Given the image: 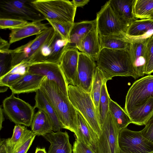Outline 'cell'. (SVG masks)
I'll return each instance as SVG.
<instances>
[{
  "instance_id": "1",
  "label": "cell",
  "mask_w": 153,
  "mask_h": 153,
  "mask_svg": "<svg viewBox=\"0 0 153 153\" xmlns=\"http://www.w3.org/2000/svg\"><path fill=\"white\" fill-rule=\"evenodd\" d=\"M54 109L62 128L68 130L78 136L76 110L56 83L45 76L40 89Z\"/></svg>"
},
{
  "instance_id": "2",
  "label": "cell",
  "mask_w": 153,
  "mask_h": 153,
  "mask_svg": "<svg viewBox=\"0 0 153 153\" xmlns=\"http://www.w3.org/2000/svg\"><path fill=\"white\" fill-rule=\"evenodd\" d=\"M96 61L97 66L106 82L115 76H131L135 79H137L128 50L102 48Z\"/></svg>"
},
{
  "instance_id": "3",
  "label": "cell",
  "mask_w": 153,
  "mask_h": 153,
  "mask_svg": "<svg viewBox=\"0 0 153 153\" xmlns=\"http://www.w3.org/2000/svg\"><path fill=\"white\" fill-rule=\"evenodd\" d=\"M68 94L74 107L87 122L96 143L102 134V130L90 93L85 92L78 86L69 85L68 87Z\"/></svg>"
},
{
  "instance_id": "4",
  "label": "cell",
  "mask_w": 153,
  "mask_h": 153,
  "mask_svg": "<svg viewBox=\"0 0 153 153\" xmlns=\"http://www.w3.org/2000/svg\"><path fill=\"white\" fill-rule=\"evenodd\" d=\"M32 3L46 20L74 23L76 8L71 1L66 0H33Z\"/></svg>"
},
{
  "instance_id": "5",
  "label": "cell",
  "mask_w": 153,
  "mask_h": 153,
  "mask_svg": "<svg viewBox=\"0 0 153 153\" xmlns=\"http://www.w3.org/2000/svg\"><path fill=\"white\" fill-rule=\"evenodd\" d=\"M33 0H5L0 2V18H10L31 22L46 20L36 8Z\"/></svg>"
},
{
  "instance_id": "6",
  "label": "cell",
  "mask_w": 153,
  "mask_h": 153,
  "mask_svg": "<svg viewBox=\"0 0 153 153\" xmlns=\"http://www.w3.org/2000/svg\"><path fill=\"white\" fill-rule=\"evenodd\" d=\"M96 27L100 36H119L126 38V33L131 22L117 17L108 1L97 13Z\"/></svg>"
},
{
  "instance_id": "7",
  "label": "cell",
  "mask_w": 153,
  "mask_h": 153,
  "mask_svg": "<svg viewBox=\"0 0 153 153\" xmlns=\"http://www.w3.org/2000/svg\"><path fill=\"white\" fill-rule=\"evenodd\" d=\"M153 97V75H148L135 81L126 97L124 110L128 114L138 109Z\"/></svg>"
},
{
  "instance_id": "8",
  "label": "cell",
  "mask_w": 153,
  "mask_h": 153,
  "mask_svg": "<svg viewBox=\"0 0 153 153\" xmlns=\"http://www.w3.org/2000/svg\"><path fill=\"white\" fill-rule=\"evenodd\" d=\"M4 114L16 124L31 126L34 115L35 108L12 94L2 102Z\"/></svg>"
},
{
  "instance_id": "9",
  "label": "cell",
  "mask_w": 153,
  "mask_h": 153,
  "mask_svg": "<svg viewBox=\"0 0 153 153\" xmlns=\"http://www.w3.org/2000/svg\"><path fill=\"white\" fill-rule=\"evenodd\" d=\"M69 40L64 39L55 30L54 33L41 48L31 64L48 62L59 65L61 58L67 50Z\"/></svg>"
},
{
  "instance_id": "10",
  "label": "cell",
  "mask_w": 153,
  "mask_h": 153,
  "mask_svg": "<svg viewBox=\"0 0 153 153\" xmlns=\"http://www.w3.org/2000/svg\"><path fill=\"white\" fill-rule=\"evenodd\" d=\"M101 127L102 133L96 142L95 153H120V130L109 110Z\"/></svg>"
},
{
  "instance_id": "11",
  "label": "cell",
  "mask_w": 153,
  "mask_h": 153,
  "mask_svg": "<svg viewBox=\"0 0 153 153\" xmlns=\"http://www.w3.org/2000/svg\"><path fill=\"white\" fill-rule=\"evenodd\" d=\"M54 32L55 30L52 27H49L43 32L36 35L33 39L13 50L12 68L22 62L30 65L41 48Z\"/></svg>"
},
{
  "instance_id": "12",
  "label": "cell",
  "mask_w": 153,
  "mask_h": 153,
  "mask_svg": "<svg viewBox=\"0 0 153 153\" xmlns=\"http://www.w3.org/2000/svg\"><path fill=\"white\" fill-rule=\"evenodd\" d=\"M118 142L120 151L124 153H149L153 151V143L144 137L140 131L127 127L120 131Z\"/></svg>"
},
{
  "instance_id": "13",
  "label": "cell",
  "mask_w": 153,
  "mask_h": 153,
  "mask_svg": "<svg viewBox=\"0 0 153 153\" xmlns=\"http://www.w3.org/2000/svg\"><path fill=\"white\" fill-rule=\"evenodd\" d=\"M28 72L46 76L56 83L63 93L68 97V85L59 64L48 62L32 64L29 67Z\"/></svg>"
},
{
  "instance_id": "14",
  "label": "cell",
  "mask_w": 153,
  "mask_h": 153,
  "mask_svg": "<svg viewBox=\"0 0 153 153\" xmlns=\"http://www.w3.org/2000/svg\"><path fill=\"white\" fill-rule=\"evenodd\" d=\"M76 48L67 49L61 58L59 65L67 84L78 86L77 68L79 52Z\"/></svg>"
},
{
  "instance_id": "15",
  "label": "cell",
  "mask_w": 153,
  "mask_h": 153,
  "mask_svg": "<svg viewBox=\"0 0 153 153\" xmlns=\"http://www.w3.org/2000/svg\"><path fill=\"white\" fill-rule=\"evenodd\" d=\"M97 67L95 61L85 54L80 52L77 68L78 86L90 93Z\"/></svg>"
},
{
  "instance_id": "16",
  "label": "cell",
  "mask_w": 153,
  "mask_h": 153,
  "mask_svg": "<svg viewBox=\"0 0 153 153\" xmlns=\"http://www.w3.org/2000/svg\"><path fill=\"white\" fill-rule=\"evenodd\" d=\"M148 39L130 41L129 51L133 68L137 79L145 75L146 45Z\"/></svg>"
},
{
  "instance_id": "17",
  "label": "cell",
  "mask_w": 153,
  "mask_h": 153,
  "mask_svg": "<svg viewBox=\"0 0 153 153\" xmlns=\"http://www.w3.org/2000/svg\"><path fill=\"white\" fill-rule=\"evenodd\" d=\"M153 36V19H136L132 21L128 27L126 38L130 41L148 39Z\"/></svg>"
},
{
  "instance_id": "18",
  "label": "cell",
  "mask_w": 153,
  "mask_h": 153,
  "mask_svg": "<svg viewBox=\"0 0 153 153\" xmlns=\"http://www.w3.org/2000/svg\"><path fill=\"white\" fill-rule=\"evenodd\" d=\"M45 77L28 72L9 88L14 94L36 92L40 89Z\"/></svg>"
},
{
  "instance_id": "19",
  "label": "cell",
  "mask_w": 153,
  "mask_h": 153,
  "mask_svg": "<svg viewBox=\"0 0 153 153\" xmlns=\"http://www.w3.org/2000/svg\"><path fill=\"white\" fill-rule=\"evenodd\" d=\"M50 143L47 153H72V149L68 133L52 131L43 136Z\"/></svg>"
},
{
  "instance_id": "20",
  "label": "cell",
  "mask_w": 153,
  "mask_h": 153,
  "mask_svg": "<svg viewBox=\"0 0 153 153\" xmlns=\"http://www.w3.org/2000/svg\"><path fill=\"white\" fill-rule=\"evenodd\" d=\"M49 27L40 21L29 22L18 28L10 30L9 42L11 44L27 37L42 33Z\"/></svg>"
},
{
  "instance_id": "21",
  "label": "cell",
  "mask_w": 153,
  "mask_h": 153,
  "mask_svg": "<svg viewBox=\"0 0 153 153\" xmlns=\"http://www.w3.org/2000/svg\"><path fill=\"white\" fill-rule=\"evenodd\" d=\"M96 27V19L90 21L74 22L70 33L67 49L76 48L78 49L82 39Z\"/></svg>"
},
{
  "instance_id": "22",
  "label": "cell",
  "mask_w": 153,
  "mask_h": 153,
  "mask_svg": "<svg viewBox=\"0 0 153 153\" xmlns=\"http://www.w3.org/2000/svg\"><path fill=\"white\" fill-rule=\"evenodd\" d=\"M35 92L34 107L43 111L48 115L53 131L55 132L60 131L62 127L52 106L40 89Z\"/></svg>"
},
{
  "instance_id": "23",
  "label": "cell",
  "mask_w": 153,
  "mask_h": 153,
  "mask_svg": "<svg viewBox=\"0 0 153 153\" xmlns=\"http://www.w3.org/2000/svg\"><path fill=\"white\" fill-rule=\"evenodd\" d=\"M78 50L95 61H97L101 50L97 27L82 39Z\"/></svg>"
},
{
  "instance_id": "24",
  "label": "cell",
  "mask_w": 153,
  "mask_h": 153,
  "mask_svg": "<svg viewBox=\"0 0 153 153\" xmlns=\"http://www.w3.org/2000/svg\"><path fill=\"white\" fill-rule=\"evenodd\" d=\"M134 0H110L108 2L117 17L131 22L136 19L133 13Z\"/></svg>"
},
{
  "instance_id": "25",
  "label": "cell",
  "mask_w": 153,
  "mask_h": 153,
  "mask_svg": "<svg viewBox=\"0 0 153 153\" xmlns=\"http://www.w3.org/2000/svg\"><path fill=\"white\" fill-rule=\"evenodd\" d=\"M30 126L31 131L36 135L43 136L53 131L48 115L41 110L34 114Z\"/></svg>"
},
{
  "instance_id": "26",
  "label": "cell",
  "mask_w": 153,
  "mask_h": 153,
  "mask_svg": "<svg viewBox=\"0 0 153 153\" xmlns=\"http://www.w3.org/2000/svg\"><path fill=\"white\" fill-rule=\"evenodd\" d=\"M78 125L76 140L86 145L95 153L96 143L89 126L81 114L76 110Z\"/></svg>"
},
{
  "instance_id": "27",
  "label": "cell",
  "mask_w": 153,
  "mask_h": 153,
  "mask_svg": "<svg viewBox=\"0 0 153 153\" xmlns=\"http://www.w3.org/2000/svg\"><path fill=\"white\" fill-rule=\"evenodd\" d=\"M153 113V97L149 98L144 105L128 114L132 123L145 125Z\"/></svg>"
},
{
  "instance_id": "28",
  "label": "cell",
  "mask_w": 153,
  "mask_h": 153,
  "mask_svg": "<svg viewBox=\"0 0 153 153\" xmlns=\"http://www.w3.org/2000/svg\"><path fill=\"white\" fill-rule=\"evenodd\" d=\"M109 110L120 131L127 128L128 125L132 123L129 116L125 110L111 99Z\"/></svg>"
},
{
  "instance_id": "29",
  "label": "cell",
  "mask_w": 153,
  "mask_h": 153,
  "mask_svg": "<svg viewBox=\"0 0 153 153\" xmlns=\"http://www.w3.org/2000/svg\"><path fill=\"white\" fill-rule=\"evenodd\" d=\"M99 38L101 49L106 48L114 50H129L130 42L126 37L99 35Z\"/></svg>"
},
{
  "instance_id": "30",
  "label": "cell",
  "mask_w": 153,
  "mask_h": 153,
  "mask_svg": "<svg viewBox=\"0 0 153 153\" xmlns=\"http://www.w3.org/2000/svg\"><path fill=\"white\" fill-rule=\"evenodd\" d=\"M105 82L102 72L97 66L94 74L91 96L94 105L97 115L100 98L101 96L102 84Z\"/></svg>"
},
{
  "instance_id": "31",
  "label": "cell",
  "mask_w": 153,
  "mask_h": 153,
  "mask_svg": "<svg viewBox=\"0 0 153 153\" xmlns=\"http://www.w3.org/2000/svg\"><path fill=\"white\" fill-rule=\"evenodd\" d=\"M25 126L16 124L13 130V133L10 138L4 139V141L10 152L15 146L20 143L31 131L27 129Z\"/></svg>"
},
{
  "instance_id": "32",
  "label": "cell",
  "mask_w": 153,
  "mask_h": 153,
  "mask_svg": "<svg viewBox=\"0 0 153 153\" xmlns=\"http://www.w3.org/2000/svg\"><path fill=\"white\" fill-rule=\"evenodd\" d=\"M153 12V0H134L133 13L135 18L147 19Z\"/></svg>"
},
{
  "instance_id": "33",
  "label": "cell",
  "mask_w": 153,
  "mask_h": 153,
  "mask_svg": "<svg viewBox=\"0 0 153 153\" xmlns=\"http://www.w3.org/2000/svg\"><path fill=\"white\" fill-rule=\"evenodd\" d=\"M106 83L105 82H104L102 85L97 115L100 126L108 112L110 101L111 99L108 92Z\"/></svg>"
},
{
  "instance_id": "34",
  "label": "cell",
  "mask_w": 153,
  "mask_h": 153,
  "mask_svg": "<svg viewBox=\"0 0 153 153\" xmlns=\"http://www.w3.org/2000/svg\"><path fill=\"white\" fill-rule=\"evenodd\" d=\"M50 24L64 39L69 40L70 34L73 23L62 22L50 19H46Z\"/></svg>"
},
{
  "instance_id": "35",
  "label": "cell",
  "mask_w": 153,
  "mask_h": 153,
  "mask_svg": "<svg viewBox=\"0 0 153 153\" xmlns=\"http://www.w3.org/2000/svg\"><path fill=\"white\" fill-rule=\"evenodd\" d=\"M36 135L32 131L9 153H27Z\"/></svg>"
},
{
  "instance_id": "36",
  "label": "cell",
  "mask_w": 153,
  "mask_h": 153,
  "mask_svg": "<svg viewBox=\"0 0 153 153\" xmlns=\"http://www.w3.org/2000/svg\"><path fill=\"white\" fill-rule=\"evenodd\" d=\"M146 63L145 74L150 75L153 73V36L149 38L146 45Z\"/></svg>"
},
{
  "instance_id": "37",
  "label": "cell",
  "mask_w": 153,
  "mask_h": 153,
  "mask_svg": "<svg viewBox=\"0 0 153 153\" xmlns=\"http://www.w3.org/2000/svg\"><path fill=\"white\" fill-rule=\"evenodd\" d=\"M0 53V77L8 73L12 69L11 52Z\"/></svg>"
},
{
  "instance_id": "38",
  "label": "cell",
  "mask_w": 153,
  "mask_h": 153,
  "mask_svg": "<svg viewBox=\"0 0 153 153\" xmlns=\"http://www.w3.org/2000/svg\"><path fill=\"white\" fill-rule=\"evenodd\" d=\"M29 22L25 20L14 19L0 18V28L14 29L22 26Z\"/></svg>"
},
{
  "instance_id": "39",
  "label": "cell",
  "mask_w": 153,
  "mask_h": 153,
  "mask_svg": "<svg viewBox=\"0 0 153 153\" xmlns=\"http://www.w3.org/2000/svg\"><path fill=\"white\" fill-rule=\"evenodd\" d=\"M25 75L8 73L0 77V85L7 86L9 88Z\"/></svg>"
},
{
  "instance_id": "40",
  "label": "cell",
  "mask_w": 153,
  "mask_h": 153,
  "mask_svg": "<svg viewBox=\"0 0 153 153\" xmlns=\"http://www.w3.org/2000/svg\"><path fill=\"white\" fill-rule=\"evenodd\" d=\"M145 127L140 131L142 136L153 143V113L147 120Z\"/></svg>"
},
{
  "instance_id": "41",
  "label": "cell",
  "mask_w": 153,
  "mask_h": 153,
  "mask_svg": "<svg viewBox=\"0 0 153 153\" xmlns=\"http://www.w3.org/2000/svg\"><path fill=\"white\" fill-rule=\"evenodd\" d=\"M73 153H95L88 146L76 139L74 143Z\"/></svg>"
},
{
  "instance_id": "42",
  "label": "cell",
  "mask_w": 153,
  "mask_h": 153,
  "mask_svg": "<svg viewBox=\"0 0 153 153\" xmlns=\"http://www.w3.org/2000/svg\"><path fill=\"white\" fill-rule=\"evenodd\" d=\"M10 44L8 42L1 37L0 38V53L10 52L12 50L10 49Z\"/></svg>"
},
{
  "instance_id": "43",
  "label": "cell",
  "mask_w": 153,
  "mask_h": 153,
  "mask_svg": "<svg viewBox=\"0 0 153 153\" xmlns=\"http://www.w3.org/2000/svg\"><path fill=\"white\" fill-rule=\"evenodd\" d=\"M90 1L88 0H73L71 1L73 4L76 7H82L87 4Z\"/></svg>"
},
{
  "instance_id": "44",
  "label": "cell",
  "mask_w": 153,
  "mask_h": 153,
  "mask_svg": "<svg viewBox=\"0 0 153 153\" xmlns=\"http://www.w3.org/2000/svg\"><path fill=\"white\" fill-rule=\"evenodd\" d=\"M0 153H8V149L4 141V139H1Z\"/></svg>"
},
{
  "instance_id": "45",
  "label": "cell",
  "mask_w": 153,
  "mask_h": 153,
  "mask_svg": "<svg viewBox=\"0 0 153 153\" xmlns=\"http://www.w3.org/2000/svg\"><path fill=\"white\" fill-rule=\"evenodd\" d=\"M3 110L1 108H0V130L2 128V124L3 122L4 121V116Z\"/></svg>"
},
{
  "instance_id": "46",
  "label": "cell",
  "mask_w": 153,
  "mask_h": 153,
  "mask_svg": "<svg viewBox=\"0 0 153 153\" xmlns=\"http://www.w3.org/2000/svg\"><path fill=\"white\" fill-rule=\"evenodd\" d=\"M35 153H47L45 148H36Z\"/></svg>"
},
{
  "instance_id": "47",
  "label": "cell",
  "mask_w": 153,
  "mask_h": 153,
  "mask_svg": "<svg viewBox=\"0 0 153 153\" xmlns=\"http://www.w3.org/2000/svg\"><path fill=\"white\" fill-rule=\"evenodd\" d=\"M0 92L1 93L4 92H5L7 91L8 88V87L4 86V85H0Z\"/></svg>"
},
{
  "instance_id": "48",
  "label": "cell",
  "mask_w": 153,
  "mask_h": 153,
  "mask_svg": "<svg viewBox=\"0 0 153 153\" xmlns=\"http://www.w3.org/2000/svg\"><path fill=\"white\" fill-rule=\"evenodd\" d=\"M147 19H153V12L148 17Z\"/></svg>"
},
{
  "instance_id": "49",
  "label": "cell",
  "mask_w": 153,
  "mask_h": 153,
  "mask_svg": "<svg viewBox=\"0 0 153 153\" xmlns=\"http://www.w3.org/2000/svg\"><path fill=\"white\" fill-rule=\"evenodd\" d=\"M120 153H124L123 152L120 151ZM153 153V151L150 153Z\"/></svg>"
}]
</instances>
